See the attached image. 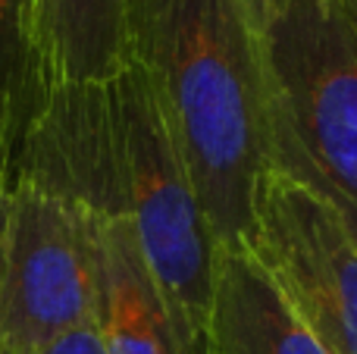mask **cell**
<instances>
[{"label": "cell", "instance_id": "cell-7", "mask_svg": "<svg viewBox=\"0 0 357 354\" xmlns=\"http://www.w3.org/2000/svg\"><path fill=\"white\" fill-rule=\"evenodd\" d=\"M210 354H329L291 314L248 248L220 251Z\"/></svg>", "mask_w": 357, "mask_h": 354}, {"label": "cell", "instance_id": "cell-12", "mask_svg": "<svg viewBox=\"0 0 357 354\" xmlns=\"http://www.w3.org/2000/svg\"><path fill=\"white\" fill-rule=\"evenodd\" d=\"M345 10H348V16H351V22L357 29V0H345Z\"/></svg>", "mask_w": 357, "mask_h": 354}, {"label": "cell", "instance_id": "cell-9", "mask_svg": "<svg viewBox=\"0 0 357 354\" xmlns=\"http://www.w3.org/2000/svg\"><path fill=\"white\" fill-rule=\"evenodd\" d=\"M44 98L38 0H0V163L10 169Z\"/></svg>", "mask_w": 357, "mask_h": 354}, {"label": "cell", "instance_id": "cell-6", "mask_svg": "<svg viewBox=\"0 0 357 354\" xmlns=\"http://www.w3.org/2000/svg\"><path fill=\"white\" fill-rule=\"evenodd\" d=\"M98 263L104 354H182L167 301L123 213H98Z\"/></svg>", "mask_w": 357, "mask_h": 354}, {"label": "cell", "instance_id": "cell-10", "mask_svg": "<svg viewBox=\"0 0 357 354\" xmlns=\"http://www.w3.org/2000/svg\"><path fill=\"white\" fill-rule=\"evenodd\" d=\"M35 354H104V345H100V336L94 326H85V330H75L69 336L50 342L47 348L35 351Z\"/></svg>", "mask_w": 357, "mask_h": 354}, {"label": "cell", "instance_id": "cell-2", "mask_svg": "<svg viewBox=\"0 0 357 354\" xmlns=\"http://www.w3.org/2000/svg\"><path fill=\"white\" fill-rule=\"evenodd\" d=\"M266 173L307 188L357 245V29L345 0H248Z\"/></svg>", "mask_w": 357, "mask_h": 354}, {"label": "cell", "instance_id": "cell-4", "mask_svg": "<svg viewBox=\"0 0 357 354\" xmlns=\"http://www.w3.org/2000/svg\"><path fill=\"white\" fill-rule=\"evenodd\" d=\"M98 213L29 176H13L0 279V354H35L98 330Z\"/></svg>", "mask_w": 357, "mask_h": 354}, {"label": "cell", "instance_id": "cell-1", "mask_svg": "<svg viewBox=\"0 0 357 354\" xmlns=\"http://www.w3.org/2000/svg\"><path fill=\"white\" fill-rule=\"evenodd\" d=\"M123 44L160 107L216 248H245L266 176L248 0H126Z\"/></svg>", "mask_w": 357, "mask_h": 354}, {"label": "cell", "instance_id": "cell-11", "mask_svg": "<svg viewBox=\"0 0 357 354\" xmlns=\"http://www.w3.org/2000/svg\"><path fill=\"white\" fill-rule=\"evenodd\" d=\"M13 169L0 163V279H3V238H6V207H10Z\"/></svg>", "mask_w": 357, "mask_h": 354}, {"label": "cell", "instance_id": "cell-3", "mask_svg": "<svg viewBox=\"0 0 357 354\" xmlns=\"http://www.w3.org/2000/svg\"><path fill=\"white\" fill-rule=\"evenodd\" d=\"M113 154V213L129 220L173 317L182 354H210L220 248L142 69L104 82Z\"/></svg>", "mask_w": 357, "mask_h": 354}, {"label": "cell", "instance_id": "cell-5", "mask_svg": "<svg viewBox=\"0 0 357 354\" xmlns=\"http://www.w3.org/2000/svg\"><path fill=\"white\" fill-rule=\"evenodd\" d=\"M329 354H357V245L307 188L266 173L245 245Z\"/></svg>", "mask_w": 357, "mask_h": 354}, {"label": "cell", "instance_id": "cell-8", "mask_svg": "<svg viewBox=\"0 0 357 354\" xmlns=\"http://www.w3.org/2000/svg\"><path fill=\"white\" fill-rule=\"evenodd\" d=\"M126 0H38V63L44 94L107 82L126 66Z\"/></svg>", "mask_w": 357, "mask_h": 354}]
</instances>
